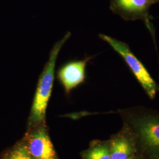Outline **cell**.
<instances>
[{"label": "cell", "instance_id": "6da1fadb", "mask_svg": "<svg viewBox=\"0 0 159 159\" xmlns=\"http://www.w3.org/2000/svg\"><path fill=\"white\" fill-rule=\"evenodd\" d=\"M136 138L139 154L144 159L159 156V111L143 106H135L117 111Z\"/></svg>", "mask_w": 159, "mask_h": 159}, {"label": "cell", "instance_id": "7a4b0ae2", "mask_svg": "<svg viewBox=\"0 0 159 159\" xmlns=\"http://www.w3.org/2000/svg\"><path fill=\"white\" fill-rule=\"evenodd\" d=\"M70 37L71 33L68 31L51 48L48 59L38 80L30 116L29 121L31 125L40 124L46 119L47 108L54 85L57 57L63 46Z\"/></svg>", "mask_w": 159, "mask_h": 159}, {"label": "cell", "instance_id": "3957f363", "mask_svg": "<svg viewBox=\"0 0 159 159\" xmlns=\"http://www.w3.org/2000/svg\"><path fill=\"white\" fill-rule=\"evenodd\" d=\"M98 37L108 44L123 58L148 97L151 100L154 99L157 94V83L143 63L131 50L129 45L106 34H100Z\"/></svg>", "mask_w": 159, "mask_h": 159}, {"label": "cell", "instance_id": "277c9868", "mask_svg": "<svg viewBox=\"0 0 159 159\" xmlns=\"http://www.w3.org/2000/svg\"><path fill=\"white\" fill-rule=\"evenodd\" d=\"M152 4L148 0H110V8L125 21H143L153 35L149 18Z\"/></svg>", "mask_w": 159, "mask_h": 159}, {"label": "cell", "instance_id": "5b68a950", "mask_svg": "<svg viewBox=\"0 0 159 159\" xmlns=\"http://www.w3.org/2000/svg\"><path fill=\"white\" fill-rule=\"evenodd\" d=\"M93 57L82 60H71L63 64L56 71L57 79L62 85L66 93L83 84L87 79L86 68Z\"/></svg>", "mask_w": 159, "mask_h": 159}, {"label": "cell", "instance_id": "8992f818", "mask_svg": "<svg viewBox=\"0 0 159 159\" xmlns=\"http://www.w3.org/2000/svg\"><path fill=\"white\" fill-rule=\"evenodd\" d=\"M108 142L111 159H127L139 153L136 138L125 125Z\"/></svg>", "mask_w": 159, "mask_h": 159}, {"label": "cell", "instance_id": "52a82bcc", "mask_svg": "<svg viewBox=\"0 0 159 159\" xmlns=\"http://www.w3.org/2000/svg\"><path fill=\"white\" fill-rule=\"evenodd\" d=\"M27 147L34 159H57L52 143L44 128L30 135Z\"/></svg>", "mask_w": 159, "mask_h": 159}, {"label": "cell", "instance_id": "ba28073f", "mask_svg": "<svg viewBox=\"0 0 159 159\" xmlns=\"http://www.w3.org/2000/svg\"><path fill=\"white\" fill-rule=\"evenodd\" d=\"M83 159H111L108 141L93 143L83 154Z\"/></svg>", "mask_w": 159, "mask_h": 159}, {"label": "cell", "instance_id": "9c48e42d", "mask_svg": "<svg viewBox=\"0 0 159 159\" xmlns=\"http://www.w3.org/2000/svg\"><path fill=\"white\" fill-rule=\"evenodd\" d=\"M4 159H34L27 147L23 144L18 145L6 156Z\"/></svg>", "mask_w": 159, "mask_h": 159}, {"label": "cell", "instance_id": "30bf717a", "mask_svg": "<svg viewBox=\"0 0 159 159\" xmlns=\"http://www.w3.org/2000/svg\"><path fill=\"white\" fill-rule=\"evenodd\" d=\"M144 159V157H143L142 155H140V154L137 153L134 156H132L130 157H129L128 159Z\"/></svg>", "mask_w": 159, "mask_h": 159}, {"label": "cell", "instance_id": "8fae6325", "mask_svg": "<svg viewBox=\"0 0 159 159\" xmlns=\"http://www.w3.org/2000/svg\"><path fill=\"white\" fill-rule=\"evenodd\" d=\"M149 2H150V4L152 5L154 4H156V3H159V0H148Z\"/></svg>", "mask_w": 159, "mask_h": 159}, {"label": "cell", "instance_id": "7c38bea8", "mask_svg": "<svg viewBox=\"0 0 159 159\" xmlns=\"http://www.w3.org/2000/svg\"><path fill=\"white\" fill-rule=\"evenodd\" d=\"M157 83V93H159V82Z\"/></svg>", "mask_w": 159, "mask_h": 159}, {"label": "cell", "instance_id": "4fadbf2b", "mask_svg": "<svg viewBox=\"0 0 159 159\" xmlns=\"http://www.w3.org/2000/svg\"><path fill=\"white\" fill-rule=\"evenodd\" d=\"M159 159V156H156V157H153V158H152V159Z\"/></svg>", "mask_w": 159, "mask_h": 159}]
</instances>
